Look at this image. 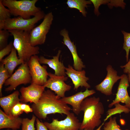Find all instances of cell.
I'll return each instance as SVG.
<instances>
[{
    "mask_svg": "<svg viewBox=\"0 0 130 130\" xmlns=\"http://www.w3.org/2000/svg\"><path fill=\"white\" fill-rule=\"evenodd\" d=\"M61 98L50 90H45L38 103L32 105L33 112L38 118L43 119L50 114L58 113L67 115L72 109Z\"/></svg>",
    "mask_w": 130,
    "mask_h": 130,
    "instance_id": "obj_1",
    "label": "cell"
},
{
    "mask_svg": "<svg viewBox=\"0 0 130 130\" xmlns=\"http://www.w3.org/2000/svg\"><path fill=\"white\" fill-rule=\"evenodd\" d=\"M80 110L84 112V115L79 130H94L96 127L99 126L104 110L99 98H86L81 103Z\"/></svg>",
    "mask_w": 130,
    "mask_h": 130,
    "instance_id": "obj_2",
    "label": "cell"
},
{
    "mask_svg": "<svg viewBox=\"0 0 130 130\" xmlns=\"http://www.w3.org/2000/svg\"><path fill=\"white\" fill-rule=\"evenodd\" d=\"M8 31L13 37V45L18 58L24 62H27L32 56L39 53V47L31 44L29 32L17 30Z\"/></svg>",
    "mask_w": 130,
    "mask_h": 130,
    "instance_id": "obj_3",
    "label": "cell"
},
{
    "mask_svg": "<svg viewBox=\"0 0 130 130\" xmlns=\"http://www.w3.org/2000/svg\"><path fill=\"white\" fill-rule=\"evenodd\" d=\"M38 0H2V4L7 7L12 15L20 16L25 19L31 18L41 11V9L35 6Z\"/></svg>",
    "mask_w": 130,
    "mask_h": 130,
    "instance_id": "obj_4",
    "label": "cell"
},
{
    "mask_svg": "<svg viewBox=\"0 0 130 130\" xmlns=\"http://www.w3.org/2000/svg\"><path fill=\"white\" fill-rule=\"evenodd\" d=\"M45 15L41 11L32 18L25 19L20 16L10 18L0 24V30H17L30 32L35 27L36 24L44 18Z\"/></svg>",
    "mask_w": 130,
    "mask_h": 130,
    "instance_id": "obj_5",
    "label": "cell"
},
{
    "mask_svg": "<svg viewBox=\"0 0 130 130\" xmlns=\"http://www.w3.org/2000/svg\"><path fill=\"white\" fill-rule=\"evenodd\" d=\"M53 18L52 12L47 14L45 15L42 22L30 32V39L32 46H35L45 43L46 35L50 29Z\"/></svg>",
    "mask_w": 130,
    "mask_h": 130,
    "instance_id": "obj_6",
    "label": "cell"
},
{
    "mask_svg": "<svg viewBox=\"0 0 130 130\" xmlns=\"http://www.w3.org/2000/svg\"><path fill=\"white\" fill-rule=\"evenodd\" d=\"M31 77L27 62L23 63L5 81L4 85L9 86L5 88V91H12L15 90L19 85L31 83Z\"/></svg>",
    "mask_w": 130,
    "mask_h": 130,
    "instance_id": "obj_7",
    "label": "cell"
},
{
    "mask_svg": "<svg viewBox=\"0 0 130 130\" xmlns=\"http://www.w3.org/2000/svg\"><path fill=\"white\" fill-rule=\"evenodd\" d=\"M32 78L31 83L44 86L47 80L48 72L46 66H41L37 55L32 56L27 62Z\"/></svg>",
    "mask_w": 130,
    "mask_h": 130,
    "instance_id": "obj_8",
    "label": "cell"
},
{
    "mask_svg": "<svg viewBox=\"0 0 130 130\" xmlns=\"http://www.w3.org/2000/svg\"><path fill=\"white\" fill-rule=\"evenodd\" d=\"M66 116L63 120L53 118L51 123H43L49 130H79L81 123L74 114L70 112Z\"/></svg>",
    "mask_w": 130,
    "mask_h": 130,
    "instance_id": "obj_9",
    "label": "cell"
},
{
    "mask_svg": "<svg viewBox=\"0 0 130 130\" xmlns=\"http://www.w3.org/2000/svg\"><path fill=\"white\" fill-rule=\"evenodd\" d=\"M49 78L44 86L54 92L55 93L61 98L65 97V93L70 90L71 86L65 82L68 79L66 76H58L48 72Z\"/></svg>",
    "mask_w": 130,
    "mask_h": 130,
    "instance_id": "obj_10",
    "label": "cell"
},
{
    "mask_svg": "<svg viewBox=\"0 0 130 130\" xmlns=\"http://www.w3.org/2000/svg\"><path fill=\"white\" fill-rule=\"evenodd\" d=\"M45 88L44 86L33 83H31L27 87H21L20 90L21 101L25 103L30 102L37 104L45 91Z\"/></svg>",
    "mask_w": 130,
    "mask_h": 130,
    "instance_id": "obj_11",
    "label": "cell"
},
{
    "mask_svg": "<svg viewBox=\"0 0 130 130\" xmlns=\"http://www.w3.org/2000/svg\"><path fill=\"white\" fill-rule=\"evenodd\" d=\"M107 75L103 81L95 86L96 89L106 96L112 94V89L115 84L122 76L117 75V72L114 70L111 66L109 65L106 68Z\"/></svg>",
    "mask_w": 130,
    "mask_h": 130,
    "instance_id": "obj_12",
    "label": "cell"
},
{
    "mask_svg": "<svg viewBox=\"0 0 130 130\" xmlns=\"http://www.w3.org/2000/svg\"><path fill=\"white\" fill-rule=\"evenodd\" d=\"M95 93L94 90H89L88 89H86L84 92L81 91L70 96H65L61 98V100L66 104L71 105L73 113L78 115L81 111V105L82 101Z\"/></svg>",
    "mask_w": 130,
    "mask_h": 130,
    "instance_id": "obj_13",
    "label": "cell"
},
{
    "mask_svg": "<svg viewBox=\"0 0 130 130\" xmlns=\"http://www.w3.org/2000/svg\"><path fill=\"white\" fill-rule=\"evenodd\" d=\"M118 87L116 96L115 99L108 105L111 108L114 105L120 102L124 103L125 106L130 109V97L128 95L127 88L130 86L127 76L124 74L122 75Z\"/></svg>",
    "mask_w": 130,
    "mask_h": 130,
    "instance_id": "obj_14",
    "label": "cell"
},
{
    "mask_svg": "<svg viewBox=\"0 0 130 130\" xmlns=\"http://www.w3.org/2000/svg\"><path fill=\"white\" fill-rule=\"evenodd\" d=\"M65 73L71 79L74 85V89L77 90L79 87H84L88 89L91 86L87 82L89 78L85 76L84 70L78 71L75 70L70 65L65 69Z\"/></svg>",
    "mask_w": 130,
    "mask_h": 130,
    "instance_id": "obj_15",
    "label": "cell"
},
{
    "mask_svg": "<svg viewBox=\"0 0 130 130\" xmlns=\"http://www.w3.org/2000/svg\"><path fill=\"white\" fill-rule=\"evenodd\" d=\"M60 33L63 37L64 44L67 47L72 54L73 60V66L74 69L78 71L82 70L83 68L85 67V65L83 64L82 59L78 54L76 46L74 42L71 40L68 31L65 29H64L61 31Z\"/></svg>",
    "mask_w": 130,
    "mask_h": 130,
    "instance_id": "obj_16",
    "label": "cell"
},
{
    "mask_svg": "<svg viewBox=\"0 0 130 130\" xmlns=\"http://www.w3.org/2000/svg\"><path fill=\"white\" fill-rule=\"evenodd\" d=\"M61 51L59 50L57 55L53 57V58L48 59L44 56H41L39 57V62L40 64H46L54 70V74L58 76H66L65 73L66 67L63 63L59 61V59Z\"/></svg>",
    "mask_w": 130,
    "mask_h": 130,
    "instance_id": "obj_17",
    "label": "cell"
},
{
    "mask_svg": "<svg viewBox=\"0 0 130 130\" xmlns=\"http://www.w3.org/2000/svg\"><path fill=\"white\" fill-rule=\"evenodd\" d=\"M23 119L19 117H15L6 114L0 109V129L9 128L19 129L22 125Z\"/></svg>",
    "mask_w": 130,
    "mask_h": 130,
    "instance_id": "obj_18",
    "label": "cell"
},
{
    "mask_svg": "<svg viewBox=\"0 0 130 130\" xmlns=\"http://www.w3.org/2000/svg\"><path fill=\"white\" fill-rule=\"evenodd\" d=\"M20 94L19 92L17 90L8 96L0 98V105L7 115H10L12 108L21 101L19 97Z\"/></svg>",
    "mask_w": 130,
    "mask_h": 130,
    "instance_id": "obj_19",
    "label": "cell"
},
{
    "mask_svg": "<svg viewBox=\"0 0 130 130\" xmlns=\"http://www.w3.org/2000/svg\"><path fill=\"white\" fill-rule=\"evenodd\" d=\"M16 52V49L13 48L9 54L0 61V62L4 65L5 68L11 76L13 74L15 68L18 65L24 63L18 57Z\"/></svg>",
    "mask_w": 130,
    "mask_h": 130,
    "instance_id": "obj_20",
    "label": "cell"
},
{
    "mask_svg": "<svg viewBox=\"0 0 130 130\" xmlns=\"http://www.w3.org/2000/svg\"><path fill=\"white\" fill-rule=\"evenodd\" d=\"M66 3L69 7L78 10L85 17L87 12L85 8H87L88 4H91L92 3L90 0H68Z\"/></svg>",
    "mask_w": 130,
    "mask_h": 130,
    "instance_id": "obj_21",
    "label": "cell"
},
{
    "mask_svg": "<svg viewBox=\"0 0 130 130\" xmlns=\"http://www.w3.org/2000/svg\"><path fill=\"white\" fill-rule=\"evenodd\" d=\"M114 105L115 106V108L109 109L107 111V116L104 120V122L113 115L117 113L120 114L122 112L128 113L130 112V109L125 105H122L119 103L116 104Z\"/></svg>",
    "mask_w": 130,
    "mask_h": 130,
    "instance_id": "obj_22",
    "label": "cell"
},
{
    "mask_svg": "<svg viewBox=\"0 0 130 130\" xmlns=\"http://www.w3.org/2000/svg\"><path fill=\"white\" fill-rule=\"evenodd\" d=\"M36 119L33 115L31 119L26 118L23 119L21 130H35L34 123Z\"/></svg>",
    "mask_w": 130,
    "mask_h": 130,
    "instance_id": "obj_23",
    "label": "cell"
},
{
    "mask_svg": "<svg viewBox=\"0 0 130 130\" xmlns=\"http://www.w3.org/2000/svg\"><path fill=\"white\" fill-rule=\"evenodd\" d=\"M7 70L5 68L4 65L0 62V95L2 96V88L5 81L10 77Z\"/></svg>",
    "mask_w": 130,
    "mask_h": 130,
    "instance_id": "obj_24",
    "label": "cell"
},
{
    "mask_svg": "<svg viewBox=\"0 0 130 130\" xmlns=\"http://www.w3.org/2000/svg\"><path fill=\"white\" fill-rule=\"evenodd\" d=\"M116 118V117L112 118L110 117L109 121L104 123L103 130H122L117 123Z\"/></svg>",
    "mask_w": 130,
    "mask_h": 130,
    "instance_id": "obj_25",
    "label": "cell"
},
{
    "mask_svg": "<svg viewBox=\"0 0 130 130\" xmlns=\"http://www.w3.org/2000/svg\"><path fill=\"white\" fill-rule=\"evenodd\" d=\"M12 14L9 10L6 8L0 0V24L3 23L6 20L11 18Z\"/></svg>",
    "mask_w": 130,
    "mask_h": 130,
    "instance_id": "obj_26",
    "label": "cell"
},
{
    "mask_svg": "<svg viewBox=\"0 0 130 130\" xmlns=\"http://www.w3.org/2000/svg\"><path fill=\"white\" fill-rule=\"evenodd\" d=\"M122 32L124 35V42L123 49L124 50L126 53V61H129V55L130 50V33L126 32L123 30Z\"/></svg>",
    "mask_w": 130,
    "mask_h": 130,
    "instance_id": "obj_27",
    "label": "cell"
},
{
    "mask_svg": "<svg viewBox=\"0 0 130 130\" xmlns=\"http://www.w3.org/2000/svg\"><path fill=\"white\" fill-rule=\"evenodd\" d=\"M8 31L5 29L0 30V50L7 45V40L9 36Z\"/></svg>",
    "mask_w": 130,
    "mask_h": 130,
    "instance_id": "obj_28",
    "label": "cell"
},
{
    "mask_svg": "<svg viewBox=\"0 0 130 130\" xmlns=\"http://www.w3.org/2000/svg\"><path fill=\"white\" fill-rule=\"evenodd\" d=\"M14 48L13 42H10L6 47L0 51V61L4 56L9 54Z\"/></svg>",
    "mask_w": 130,
    "mask_h": 130,
    "instance_id": "obj_29",
    "label": "cell"
},
{
    "mask_svg": "<svg viewBox=\"0 0 130 130\" xmlns=\"http://www.w3.org/2000/svg\"><path fill=\"white\" fill-rule=\"evenodd\" d=\"M91 1L92 3L94 6V13L97 16L100 14L98 11V8L99 6L103 4L109 3L110 0H91Z\"/></svg>",
    "mask_w": 130,
    "mask_h": 130,
    "instance_id": "obj_30",
    "label": "cell"
},
{
    "mask_svg": "<svg viewBox=\"0 0 130 130\" xmlns=\"http://www.w3.org/2000/svg\"><path fill=\"white\" fill-rule=\"evenodd\" d=\"M21 103L20 102L14 105L12 109L9 116L18 117L22 113L23 111L21 108Z\"/></svg>",
    "mask_w": 130,
    "mask_h": 130,
    "instance_id": "obj_31",
    "label": "cell"
},
{
    "mask_svg": "<svg viewBox=\"0 0 130 130\" xmlns=\"http://www.w3.org/2000/svg\"><path fill=\"white\" fill-rule=\"evenodd\" d=\"M122 68H124V73L128 74V77L129 83H130V59L125 65L121 66Z\"/></svg>",
    "mask_w": 130,
    "mask_h": 130,
    "instance_id": "obj_32",
    "label": "cell"
},
{
    "mask_svg": "<svg viewBox=\"0 0 130 130\" xmlns=\"http://www.w3.org/2000/svg\"><path fill=\"white\" fill-rule=\"evenodd\" d=\"M36 130H49L44 123L40 121L38 118H36Z\"/></svg>",
    "mask_w": 130,
    "mask_h": 130,
    "instance_id": "obj_33",
    "label": "cell"
},
{
    "mask_svg": "<svg viewBox=\"0 0 130 130\" xmlns=\"http://www.w3.org/2000/svg\"><path fill=\"white\" fill-rule=\"evenodd\" d=\"M110 3H108L110 6L113 5L115 6H119L123 8H124L126 5L125 3L124 2V0H111Z\"/></svg>",
    "mask_w": 130,
    "mask_h": 130,
    "instance_id": "obj_34",
    "label": "cell"
},
{
    "mask_svg": "<svg viewBox=\"0 0 130 130\" xmlns=\"http://www.w3.org/2000/svg\"><path fill=\"white\" fill-rule=\"evenodd\" d=\"M21 107L23 111L26 114L33 112V110L32 108L28 104L21 103Z\"/></svg>",
    "mask_w": 130,
    "mask_h": 130,
    "instance_id": "obj_35",
    "label": "cell"
},
{
    "mask_svg": "<svg viewBox=\"0 0 130 130\" xmlns=\"http://www.w3.org/2000/svg\"><path fill=\"white\" fill-rule=\"evenodd\" d=\"M104 122L99 127L96 129L95 130H101V129L102 126L104 125ZM84 130H89L87 129H84Z\"/></svg>",
    "mask_w": 130,
    "mask_h": 130,
    "instance_id": "obj_36",
    "label": "cell"
},
{
    "mask_svg": "<svg viewBox=\"0 0 130 130\" xmlns=\"http://www.w3.org/2000/svg\"><path fill=\"white\" fill-rule=\"evenodd\" d=\"M14 130V129H12V130Z\"/></svg>",
    "mask_w": 130,
    "mask_h": 130,
    "instance_id": "obj_37",
    "label": "cell"
}]
</instances>
